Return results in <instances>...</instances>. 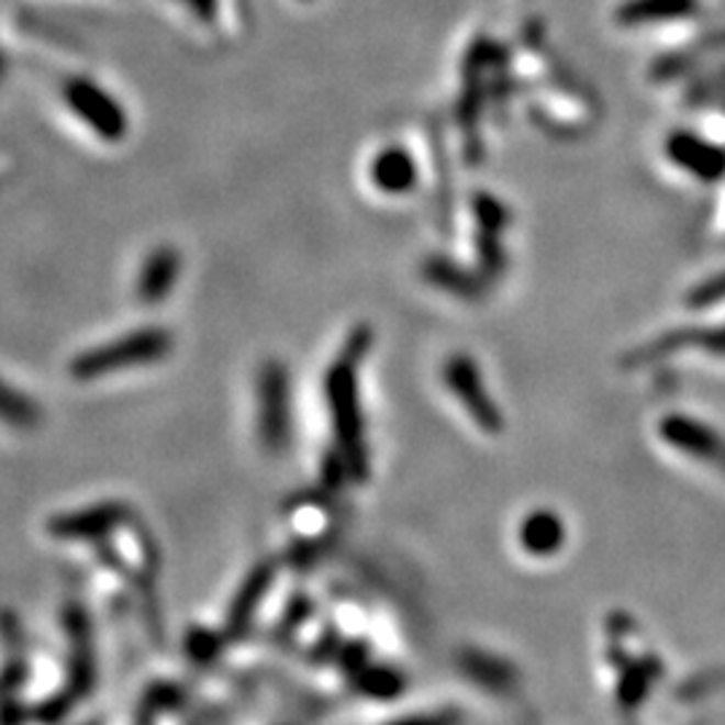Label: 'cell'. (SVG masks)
I'll return each mask as SVG.
<instances>
[{"instance_id":"obj_1","label":"cell","mask_w":725,"mask_h":725,"mask_svg":"<svg viewBox=\"0 0 725 725\" xmlns=\"http://www.w3.org/2000/svg\"><path fill=\"white\" fill-rule=\"evenodd\" d=\"M371 342L373 334L368 325L353 328L342 353L336 355V360L325 371V398H328L331 420H334L336 449L342 451L344 462H347L349 479L360 483L371 473V462H368L366 431H362L358 368L368 349H371Z\"/></svg>"},{"instance_id":"obj_2","label":"cell","mask_w":725,"mask_h":725,"mask_svg":"<svg viewBox=\"0 0 725 725\" xmlns=\"http://www.w3.org/2000/svg\"><path fill=\"white\" fill-rule=\"evenodd\" d=\"M172 349V334L159 325L130 331V334L113 338V342L100 344V347L87 349L70 360V377L78 382H92L105 373L126 371V368H141L159 362Z\"/></svg>"},{"instance_id":"obj_3","label":"cell","mask_w":725,"mask_h":725,"mask_svg":"<svg viewBox=\"0 0 725 725\" xmlns=\"http://www.w3.org/2000/svg\"><path fill=\"white\" fill-rule=\"evenodd\" d=\"M258 440L269 455L288 449L293 431V409H290V373L280 360H266L258 368Z\"/></svg>"},{"instance_id":"obj_4","label":"cell","mask_w":725,"mask_h":725,"mask_svg":"<svg viewBox=\"0 0 725 725\" xmlns=\"http://www.w3.org/2000/svg\"><path fill=\"white\" fill-rule=\"evenodd\" d=\"M444 384L449 387L451 395L459 398V403H462V409L468 411L479 431L487 435L503 433V411L494 406L492 395L483 387L479 366L468 355H451L444 362Z\"/></svg>"},{"instance_id":"obj_5","label":"cell","mask_w":725,"mask_h":725,"mask_svg":"<svg viewBox=\"0 0 725 725\" xmlns=\"http://www.w3.org/2000/svg\"><path fill=\"white\" fill-rule=\"evenodd\" d=\"M135 522V513L121 500H105V503H97L81 511L72 513H59V516L48 518L46 529L48 535L57 537V540H105L113 532L126 527V524Z\"/></svg>"},{"instance_id":"obj_6","label":"cell","mask_w":725,"mask_h":725,"mask_svg":"<svg viewBox=\"0 0 725 725\" xmlns=\"http://www.w3.org/2000/svg\"><path fill=\"white\" fill-rule=\"evenodd\" d=\"M65 632L70 643L68 682L65 688L78 701L87 699L94 688V643H92V621L81 602H70L65 607Z\"/></svg>"},{"instance_id":"obj_7","label":"cell","mask_w":725,"mask_h":725,"mask_svg":"<svg viewBox=\"0 0 725 725\" xmlns=\"http://www.w3.org/2000/svg\"><path fill=\"white\" fill-rule=\"evenodd\" d=\"M65 100L89 126L105 141H121L126 135V116L116 105L113 97H108L100 87L89 81H72L65 89Z\"/></svg>"},{"instance_id":"obj_8","label":"cell","mask_w":725,"mask_h":725,"mask_svg":"<svg viewBox=\"0 0 725 725\" xmlns=\"http://www.w3.org/2000/svg\"><path fill=\"white\" fill-rule=\"evenodd\" d=\"M658 435L667 440L669 446L682 455L701 459V462H723L725 459V440L721 433L706 427L704 422L693 420V416L667 414L658 422Z\"/></svg>"},{"instance_id":"obj_9","label":"cell","mask_w":725,"mask_h":725,"mask_svg":"<svg viewBox=\"0 0 725 725\" xmlns=\"http://www.w3.org/2000/svg\"><path fill=\"white\" fill-rule=\"evenodd\" d=\"M663 150L672 165L685 169L688 175L704 180V183L721 180L725 175V150L721 145L693 135V132H672Z\"/></svg>"},{"instance_id":"obj_10","label":"cell","mask_w":725,"mask_h":725,"mask_svg":"<svg viewBox=\"0 0 725 725\" xmlns=\"http://www.w3.org/2000/svg\"><path fill=\"white\" fill-rule=\"evenodd\" d=\"M275 576H277L275 561H258V565L247 572V578L242 580L237 596H234L232 604H228L223 637L226 639L245 637L253 618H256L258 607H261L266 594H269L271 583H275Z\"/></svg>"},{"instance_id":"obj_11","label":"cell","mask_w":725,"mask_h":725,"mask_svg":"<svg viewBox=\"0 0 725 725\" xmlns=\"http://www.w3.org/2000/svg\"><path fill=\"white\" fill-rule=\"evenodd\" d=\"M180 266H183V258H180L175 247L161 245L150 250V256L145 258L141 269V277H137V299L145 306L161 304L169 295V290L175 288V282H178Z\"/></svg>"},{"instance_id":"obj_12","label":"cell","mask_w":725,"mask_h":725,"mask_svg":"<svg viewBox=\"0 0 725 725\" xmlns=\"http://www.w3.org/2000/svg\"><path fill=\"white\" fill-rule=\"evenodd\" d=\"M615 669H618L621 674L618 691H615L621 710H637L650 693L656 677L661 674V663H658V658L652 656V652L643 658H634L632 652H628L624 661L615 663Z\"/></svg>"},{"instance_id":"obj_13","label":"cell","mask_w":725,"mask_h":725,"mask_svg":"<svg viewBox=\"0 0 725 725\" xmlns=\"http://www.w3.org/2000/svg\"><path fill=\"white\" fill-rule=\"evenodd\" d=\"M565 522L554 511H548V507L532 511L522 522V527H518V543L532 556H554L565 546Z\"/></svg>"},{"instance_id":"obj_14","label":"cell","mask_w":725,"mask_h":725,"mask_svg":"<svg viewBox=\"0 0 725 725\" xmlns=\"http://www.w3.org/2000/svg\"><path fill=\"white\" fill-rule=\"evenodd\" d=\"M371 180L382 193L403 197V193H409L416 186V161L411 159L409 150L384 148L373 159Z\"/></svg>"},{"instance_id":"obj_15","label":"cell","mask_w":725,"mask_h":725,"mask_svg":"<svg viewBox=\"0 0 725 725\" xmlns=\"http://www.w3.org/2000/svg\"><path fill=\"white\" fill-rule=\"evenodd\" d=\"M682 347H706L715 353H725V325L723 328H680L672 334L658 338L652 347H645L637 353V360H648L650 355L669 353V349Z\"/></svg>"},{"instance_id":"obj_16","label":"cell","mask_w":725,"mask_h":725,"mask_svg":"<svg viewBox=\"0 0 725 725\" xmlns=\"http://www.w3.org/2000/svg\"><path fill=\"white\" fill-rule=\"evenodd\" d=\"M691 5V0H628L618 11V20L624 24L677 20V16L688 14Z\"/></svg>"},{"instance_id":"obj_17","label":"cell","mask_w":725,"mask_h":725,"mask_svg":"<svg viewBox=\"0 0 725 725\" xmlns=\"http://www.w3.org/2000/svg\"><path fill=\"white\" fill-rule=\"evenodd\" d=\"M0 422L16 427V431H33L41 422V409L24 392L14 390L11 384H5L0 379Z\"/></svg>"},{"instance_id":"obj_18","label":"cell","mask_w":725,"mask_h":725,"mask_svg":"<svg viewBox=\"0 0 725 725\" xmlns=\"http://www.w3.org/2000/svg\"><path fill=\"white\" fill-rule=\"evenodd\" d=\"M353 685L371 699H392L406 688V680H403V674L395 672V669L379 667V663H366V667L353 674Z\"/></svg>"},{"instance_id":"obj_19","label":"cell","mask_w":725,"mask_h":725,"mask_svg":"<svg viewBox=\"0 0 725 725\" xmlns=\"http://www.w3.org/2000/svg\"><path fill=\"white\" fill-rule=\"evenodd\" d=\"M425 277L435 286L451 290V293H476V282L465 271H459L444 258H431L425 264Z\"/></svg>"},{"instance_id":"obj_20","label":"cell","mask_w":725,"mask_h":725,"mask_svg":"<svg viewBox=\"0 0 725 725\" xmlns=\"http://www.w3.org/2000/svg\"><path fill=\"white\" fill-rule=\"evenodd\" d=\"M473 213L476 221H479V228L483 232H503L507 223V208L500 199H494L492 193H476L473 197Z\"/></svg>"},{"instance_id":"obj_21","label":"cell","mask_w":725,"mask_h":725,"mask_svg":"<svg viewBox=\"0 0 725 725\" xmlns=\"http://www.w3.org/2000/svg\"><path fill=\"white\" fill-rule=\"evenodd\" d=\"M221 634L210 632V628L204 626H193L189 634H186V650H189V656L193 658L197 663H208L213 661L217 656V650H221Z\"/></svg>"},{"instance_id":"obj_22","label":"cell","mask_w":725,"mask_h":725,"mask_svg":"<svg viewBox=\"0 0 725 725\" xmlns=\"http://www.w3.org/2000/svg\"><path fill=\"white\" fill-rule=\"evenodd\" d=\"M178 704H180L178 688L154 685L141 701V712H137V721H154L156 715H161L165 710H175Z\"/></svg>"},{"instance_id":"obj_23","label":"cell","mask_w":725,"mask_h":725,"mask_svg":"<svg viewBox=\"0 0 725 725\" xmlns=\"http://www.w3.org/2000/svg\"><path fill=\"white\" fill-rule=\"evenodd\" d=\"M685 301H688V306H696V310H704V306H712V304H721V301H725V271L710 277V280L699 282V286L688 293Z\"/></svg>"},{"instance_id":"obj_24","label":"cell","mask_w":725,"mask_h":725,"mask_svg":"<svg viewBox=\"0 0 725 725\" xmlns=\"http://www.w3.org/2000/svg\"><path fill=\"white\" fill-rule=\"evenodd\" d=\"M27 661L20 656H9V661L3 663V669H0V699H9L14 696L16 691L22 688V682L27 680Z\"/></svg>"},{"instance_id":"obj_25","label":"cell","mask_w":725,"mask_h":725,"mask_svg":"<svg viewBox=\"0 0 725 725\" xmlns=\"http://www.w3.org/2000/svg\"><path fill=\"white\" fill-rule=\"evenodd\" d=\"M0 643H3L9 656H20V652H24L22 624L14 610H0Z\"/></svg>"},{"instance_id":"obj_26","label":"cell","mask_w":725,"mask_h":725,"mask_svg":"<svg viewBox=\"0 0 725 725\" xmlns=\"http://www.w3.org/2000/svg\"><path fill=\"white\" fill-rule=\"evenodd\" d=\"M479 253H481V266L494 275V271H503L505 266V256H503V245H500V234L498 232H479Z\"/></svg>"},{"instance_id":"obj_27","label":"cell","mask_w":725,"mask_h":725,"mask_svg":"<svg viewBox=\"0 0 725 725\" xmlns=\"http://www.w3.org/2000/svg\"><path fill=\"white\" fill-rule=\"evenodd\" d=\"M76 704H78V699L72 696L68 688H63V691L54 693L52 699H46L44 704H38V710H35V717H41V721H48V723L63 721V717L68 715V712Z\"/></svg>"},{"instance_id":"obj_28","label":"cell","mask_w":725,"mask_h":725,"mask_svg":"<svg viewBox=\"0 0 725 725\" xmlns=\"http://www.w3.org/2000/svg\"><path fill=\"white\" fill-rule=\"evenodd\" d=\"M723 470H725V459H723Z\"/></svg>"}]
</instances>
